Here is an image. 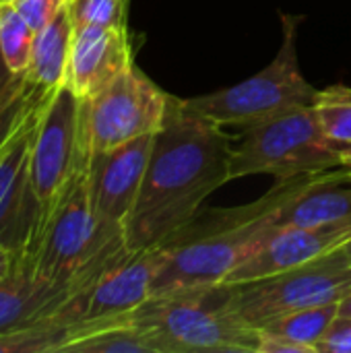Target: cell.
Wrapping results in <instances>:
<instances>
[{"mask_svg":"<svg viewBox=\"0 0 351 353\" xmlns=\"http://www.w3.org/2000/svg\"><path fill=\"white\" fill-rule=\"evenodd\" d=\"M130 0H68L66 8L72 27L85 25H126Z\"/></svg>","mask_w":351,"mask_h":353,"instance_id":"23","label":"cell"},{"mask_svg":"<svg viewBox=\"0 0 351 353\" xmlns=\"http://www.w3.org/2000/svg\"><path fill=\"white\" fill-rule=\"evenodd\" d=\"M329 172V170H327ZM323 174V172H319ZM319 174L277 180L259 201L228 209H203L159 246L153 294L219 285L273 228L277 213Z\"/></svg>","mask_w":351,"mask_h":353,"instance_id":"2","label":"cell"},{"mask_svg":"<svg viewBox=\"0 0 351 353\" xmlns=\"http://www.w3.org/2000/svg\"><path fill=\"white\" fill-rule=\"evenodd\" d=\"M74 327L43 323L0 335V353H60L70 341Z\"/></svg>","mask_w":351,"mask_h":353,"instance_id":"21","label":"cell"},{"mask_svg":"<svg viewBox=\"0 0 351 353\" xmlns=\"http://www.w3.org/2000/svg\"><path fill=\"white\" fill-rule=\"evenodd\" d=\"M343 157L329 145L314 105H296L244 130L232 149V180L269 174L277 180L341 168Z\"/></svg>","mask_w":351,"mask_h":353,"instance_id":"7","label":"cell"},{"mask_svg":"<svg viewBox=\"0 0 351 353\" xmlns=\"http://www.w3.org/2000/svg\"><path fill=\"white\" fill-rule=\"evenodd\" d=\"M351 221V172L341 165L319 174L279 213L277 225L319 228Z\"/></svg>","mask_w":351,"mask_h":353,"instance_id":"16","label":"cell"},{"mask_svg":"<svg viewBox=\"0 0 351 353\" xmlns=\"http://www.w3.org/2000/svg\"><path fill=\"white\" fill-rule=\"evenodd\" d=\"M130 319L157 353H257L259 345V329L223 308L217 285L151 296Z\"/></svg>","mask_w":351,"mask_h":353,"instance_id":"4","label":"cell"},{"mask_svg":"<svg viewBox=\"0 0 351 353\" xmlns=\"http://www.w3.org/2000/svg\"><path fill=\"white\" fill-rule=\"evenodd\" d=\"M337 316H339V302H333V304L310 306V308L290 312L277 321H271L269 325L261 329L281 335L317 353V343L325 337V333L329 331V327L335 323Z\"/></svg>","mask_w":351,"mask_h":353,"instance_id":"18","label":"cell"},{"mask_svg":"<svg viewBox=\"0 0 351 353\" xmlns=\"http://www.w3.org/2000/svg\"><path fill=\"white\" fill-rule=\"evenodd\" d=\"M72 21L68 8H62L48 25L35 31L31 62L25 79L46 91H56L66 85L70 46H72Z\"/></svg>","mask_w":351,"mask_h":353,"instance_id":"17","label":"cell"},{"mask_svg":"<svg viewBox=\"0 0 351 353\" xmlns=\"http://www.w3.org/2000/svg\"><path fill=\"white\" fill-rule=\"evenodd\" d=\"M314 110L329 145L339 153L351 147V87L333 85L319 91Z\"/></svg>","mask_w":351,"mask_h":353,"instance_id":"20","label":"cell"},{"mask_svg":"<svg viewBox=\"0 0 351 353\" xmlns=\"http://www.w3.org/2000/svg\"><path fill=\"white\" fill-rule=\"evenodd\" d=\"M166 95L137 64L126 68L103 91L81 99L79 132L83 157L110 151L141 137L157 134L170 112Z\"/></svg>","mask_w":351,"mask_h":353,"instance_id":"8","label":"cell"},{"mask_svg":"<svg viewBox=\"0 0 351 353\" xmlns=\"http://www.w3.org/2000/svg\"><path fill=\"white\" fill-rule=\"evenodd\" d=\"M300 21L298 17L281 14L283 41L269 66L234 87L182 99L184 108L217 126L246 130L296 105H314L319 91L304 79L298 64Z\"/></svg>","mask_w":351,"mask_h":353,"instance_id":"6","label":"cell"},{"mask_svg":"<svg viewBox=\"0 0 351 353\" xmlns=\"http://www.w3.org/2000/svg\"><path fill=\"white\" fill-rule=\"evenodd\" d=\"M157 267V248L124 254L87 292L83 319L77 325L130 319L132 312L151 298Z\"/></svg>","mask_w":351,"mask_h":353,"instance_id":"15","label":"cell"},{"mask_svg":"<svg viewBox=\"0 0 351 353\" xmlns=\"http://www.w3.org/2000/svg\"><path fill=\"white\" fill-rule=\"evenodd\" d=\"M128 252L122 232L99 225L83 161L43 223L29 267L41 277L85 292Z\"/></svg>","mask_w":351,"mask_h":353,"instance_id":"3","label":"cell"},{"mask_svg":"<svg viewBox=\"0 0 351 353\" xmlns=\"http://www.w3.org/2000/svg\"><path fill=\"white\" fill-rule=\"evenodd\" d=\"M25 81H27L25 77H17V74H12L8 70V66H6V62H4V58L0 54V101L6 95H10L12 91H17Z\"/></svg>","mask_w":351,"mask_h":353,"instance_id":"27","label":"cell"},{"mask_svg":"<svg viewBox=\"0 0 351 353\" xmlns=\"http://www.w3.org/2000/svg\"><path fill=\"white\" fill-rule=\"evenodd\" d=\"M317 353H351L350 319H335L325 337L317 343Z\"/></svg>","mask_w":351,"mask_h":353,"instance_id":"25","label":"cell"},{"mask_svg":"<svg viewBox=\"0 0 351 353\" xmlns=\"http://www.w3.org/2000/svg\"><path fill=\"white\" fill-rule=\"evenodd\" d=\"M339 319H350L351 321V292L345 294V298L339 302Z\"/></svg>","mask_w":351,"mask_h":353,"instance_id":"29","label":"cell"},{"mask_svg":"<svg viewBox=\"0 0 351 353\" xmlns=\"http://www.w3.org/2000/svg\"><path fill=\"white\" fill-rule=\"evenodd\" d=\"M66 2L68 0H14V6L37 31L43 25H48L62 8H66Z\"/></svg>","mask_w":351,"mask_h":353,"instance_id":"24","label":"cell"},{"mask_svg":"<svg viewBox=\"0 0 351 353\" xmlns=\"http://www.w3.org/2000/svg\"><path fill=\"white\" fill-rule=\"evenodd\" d=\"M85 294L21 265L0 281V335L43 323L74 327L83 319Z\"/></svg>","mask_w":351,"mask_h":353,"instance_id":"12","label":"cell"},{"mask_svg":"<svg viewBox=\"0 0 351 353\" xmlns=\"http://www.w3.org/2000/svg\"><path fill=\"white\" fill-rule=\"evenodd\" d=\"M345 248H348V252H350V259H351V240L350 242H345Z\"/></svg>","mask_w":351,"mask_h":353,"instance_id":"31","label":"cell"},{"mask_svg":"<svg viewBox=\"0 0 351 353\" xmlns=\"http://www.w3.org/2000/svg\"><path fill=\"white\" fill-rule=\"evenodd\" d=\"M351 240V221L302 228V225H277L267 232L261 244L236 267L221 283H242L275 275L304 263H310Z\"/></svg>","mask_w":351,"mask_h":353,"instance_id":"13","label":"cell"},{"mask_svg":"<svg viewBox=\"0 0 351 353\" xmlns=\"http://www.w3.org/2000/svg\"><path fill=\"white\" fill-rule=\"evenodd\" d=\"M232 149L223 126L192 114L182 99L172 97L124 225L126 248L137 252L159 246L186 225L207 196L232 180Z\"/></svg>","mask_w":351,"mask_h":353,"instance_id":"1","label":"cell"},{"mask_svg":"<svg viewBox=\"0 0 351 353\" xmlns=\"http://www.w3.org/2000/svg\"><path fill=\"white\" fill-rule=\"evenodd\" d=\"M257 353H312V350L294 343L281 335H275L271 331L259 329V345H257Z\"/></svg>","mask_w":351,"mask_h":353,"instance_id":"26","label":"cell"},{"mask_svg":"<svg viewBox=\"0 0 351 353\" xmlns=\"http://www.w3.org/2000/svg\"><path fill=\"white\" fill-rule=\"evenodd\" d=\"M79 114L81 99L66 85H62L50 93L35 124L31 147V182L41 211V230L70 178L79 165L87 161L81 149Z\"/></svg>","mask_w":351,"mask_h":353,"instance_id":"9","label":"cell"},{"mask_svg":"<svg viewBox=\"0 0 351 353\" xmlns=\"http://www.w3.org/2000/svg\"><path fill=\"white\" fill-rule=\"evenodd\" d=\"M155 134L141 137L87 159V184L93 213L106 230L122 232L139 196Z\"/></svg>","mask_w":351,"mask_h":353,"instance_id":"11","label":"cell"},{"mask_svg":"<svg viewBox=\"0 0 351 353\" xmlns=\"http://www.w3.org/2000/svg\"><path fill=\"white\" fill-rule=\"evenodd\" d=\"M46 99L0 153V246L19 254L27 267L41 230V211L31 182V147Z\"/></svg>","mask_w":351,"mask_h":353,"instance_id":"10","label":"cell"},{"mask_svg":"<svg viewBox=\"0 0 351 353\" xmlns=\"http://www.w3.org/2000/svg\"><path fill=\"white\" fill-rule=\"evenodd\" d=\"M341 157H343V163H345V165H351V147L341 151Z\"/></svg>","mask_w":351,"mask_h":353,"instance_id":"30","label":"cell"},{"mask_svg":"<svg viewBox=\"0 0 351 353\" xmlns=\"http://www.w3.org/2000/svg\"><path fill=\"white\" fill-rule=\"evenodd\" d=\"M132 64L134 58L126 25L74 27L66 87L79 99H89Z\"/></svg>","mask_w":351,"mask_h":353,"instance_id":"14","label":"cell"},{"mask_svg":"<svg viewBox=\"0 0 351 353\" xmlns=\"http://www.w3.org/2000/svg\"><path fill=\"white\" fill-rule=\"evenodd\" d=\"M35 41V29L27 23L14 2H0V54L8 70L25 77Z\"/></svg>","mask_w":351,"mask_h":353,"instance_id":"19","label":"cell"},{"mask_svg":"<svg viewBox=\"0 0 351 353\" xmlns=\"http://www.w3.org/2000/svg\"><path fill=\"white\" fill-rule=\"evenodd\" d=\"M52 91H46V89L35 87L29 81H25L17 91H12L10 95H6L0 101V153L12 141V137L19 132V128L27 122L31 112Z\"/></svg>","mask_w":351,"mask_h":353,"instance_id":"22","label":"cell"},{"mask_svg":"<svg viewBox=\"0 0 351 353\" xmlns=\"http://www.w3.org/2000/svg\"><path fill=\"white\" fill-rule=\"evenodd\" d=\"M223 308L261 329L290 312L341 302L351 292V259L345 244L300 267L242 283H219Z\"/></svg>","mask_w":351,"mask_h":353,"instance_id":"5","label":"cell"},{"mask_svg":"<svg viewBox=\"0 0 351 353\" xmlns=\"http://www.w3.org/2000/svg\"><path fill=\"white\" fill-rule=\"evenodd\" d=\"M21 265H25V263L21 261L19 254H14L12 250L0 246V281H2L4 277H8V275H10L17 267H21Z\"/></svg>","mask_w":351,"mask_h":353,"instance_id":"28","label":"cell"},{"mask_svg":"<svg viewBox=\"0 0 351 353\" xmlns=\"http://www.w3.org/2000/svg\"><path fill=\"white\" fill-rule=\"evenodd\" d=\"M0 2H14V0H0Z\"/></svg>","mask_w":351,"mask_h":353,"instance_id":"32","label":"cell"},{"mask_svg":"<svg viewBox=\"0 0 351 353\" xmlns=\"http://www.w3.org/2000/svg\"><path fill=\"white\" fill-rule=\"evenodd\" d=\"M350 172H351V165H350Z\"/></svg>","mask_w":351,"mask_h":353,"instance_id":"33","label":"cell"}]
</instances>
